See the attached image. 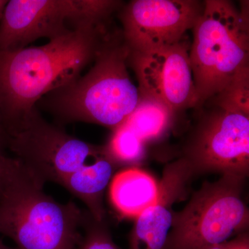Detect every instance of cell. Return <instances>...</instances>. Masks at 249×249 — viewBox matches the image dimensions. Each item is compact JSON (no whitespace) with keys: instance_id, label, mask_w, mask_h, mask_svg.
Masks as SVG:
<instances>
[{"instance_id":"obj_14","label":"cell","mask_w":249,"mask_h":249,"mask_svg":"<svg viewBox=\"0 0 249 249\" xmlns=\"http://www.w3.org/2000/svg\"><path fill=\"white\" fill-rule=\"evenodd\" d=\"M176 116L161 101L140 95L138 104L124 124L147 144L163 139L173 127Z\"/></svg>"},{"instance_id":"obj_15","label":"cell","mask_w":249,"mask_h":249,"mask_svg":"<svg viewBox=\"0 0 249 249\" xmlns=\"http://www.w3.org/2000/svg\"><path fill=\"white\" fill-rule=\"evenodd\" d=\"M145 145L132 129L123 124L112 129L103 148L111 161L119 167L140 163L145 156Z\"/></svg>"},{"instance_id":"obj_6","label":"cell","mask_w":249,"mask_h":249,"mask_svg":"<svg viewBox=\"0 0 249 249\" xmlns=\"http://www.w3.org/2000/svg\"><path fill=\"white\" fill-rule=\"evenodd\" d=\"M8 150L33 178L60 184L70 174L104 153L95 145L50 124L35 107L10 134Z\"/></svg>"},{"instance_id":"obj_7","label":"cell","mask_w":249,"mask_h":249,"mask_svg":"<svg viewBox=\"0 0 249 249\" xmlns=\"http://www.w3.org/2000/svg\"><path fill=\"white\" fill-rule=\"evenodd\" d=\"M195 109L194 125L181 157L194 175L248 176L249 116L205 103Z\"/></svg>"},{"instance_id":"obj_10","label":"cell","mask_w":249,"mask_h":249,"mask_svg":"<svg viewBox=\"0 0 249 249\" xmlns=\"http://www.w3.org/2000/svg\"><path fill=\"white\" fill-rule=\"evenodd\" d=\"M80 25L81 0H10L0 20V51L52 40Z\"/></svg>"},{"instance_id":"obj_1","label":"cell","mask_w":249,"mask_h":249,"mask_svg":"<svg viewBox=\"0 0 249 249\" xmlns=\"http://www.w3.org/2000/svg\"><path fill=\"white\" fill-rule=\"evenodd\" d=\"M111 24L82 25L44 45L0 51V114L9 135L41 98L93 63Z\"/></svg>"},{"instance_id":"obj_3","label":"cell","mask_w":249,"mask_h":249,"mask_svg":"<svg viewBox=\"0 0 249 249\" xmlns=\"http://www.w3.org/2000/svg\"><path fill=\"white\" fill-rule=\"evenodd\" d=\"M43 186L20 165L0 196V235L18 249H76L84 212L55 201Z\"/></svg>"},{"instance_id":"obj_9","label":"cell","mask_w":249,"mask_h":249,"mask_svg":"<svg viewBox=\"0 0 249 249\" xmlns=\"http://www.w3.org/2000/svg\"><path fill=\"white\" fill-rule=\"evenodd\" d=\"M186 37L167 48L141 53L129 50L127 65L138 80L139 94L161 101L178 116L195 109L197 96Z\"/></svg>"},{"instance_id":"obj_17","label":"cell","mask_w":249,"mask_h":249,"mask_svg":"<svg viewBox=\"0 0 249 249\" xmlns=\"http://www.w3.org/2000/svg\"><path fill=\"white\" fill-rule=\"evenodd\" d=\"M82 232L76 249H121L112 239L106 220H96L88 211L84 213Z\"/></svg>"},{"instance_id":"obj_19","label":"cell","mask_w":249,"mask_h":249,"mask_svg":"<svg viewBox=\"0 0 249 249\" xmlns=\"http://www.w3.org/2000/svg\"><path fill=\"white\" fill-rule=\"evenodd\" d=\"M207 249H249V232H242L231 240L226 241Z\"/></svg>"},{"instance_id":"obj_2","label":"cell","mask_w":249,"mask_h":249,"mask_svg":"<svg viewBox=\"0 0 249 249\" xmlns=\"http://www.w3.org/2000/svg\"><path fill=\"white\" fill-rule=\"evenodd\" d=\"M129 49L121 29L113 27L85 75L51 91L36 104L59 124L83 122L111 130L124 124L138 104V88L130 79Z\"/></svg>"},{"instance_id":"obj_18","label":"cell","mask_w":249,"mask_h":249,"mask_svg":"<svg viewBox=\"0 0 249 249\" xmlns=\"http://www.w3.org/2000/svg\"><path fill=\"white\" fill-rule=\"evenodd\" d=\"M19 168L20 164L16 159L6 155V152L0 151V196L12 181Z\"/></svg>"},{"instance_id":"obj_12","label":"cell","mask_w":249,"mask_h":249,"mask_svg":"<svg viewBox=\"0 0 249 249\" xmlns=\"http://www.w3.org/2000/svg\"><path fill=\"white\" fill-rule=\"evenodd\" d=\"M116 168L104 150L102 155L70 174L59 185L83 201L89 214L101 222L106 219L103 196Z\"/></svg>"},{"instance_id":"obj_22","label":"cell","mask_w":249,"mask_h":249,"mask_svg":"<svg viewBox=\"0 0 249 249\" xmlns=\"http://www.w3.org/2000/svg\"><path fill=\"white\" fill-rule=\"evenodd\" d=\"M0 249H18L16 247H11L9 246L5 245L4 242H3L2 239H1V235H0Z\"/></svg>"},{"instance_id":"obj_4","label":"cell","mask_w":249,"mask_h":249,"mask_svg":"<svg viewBox=\"0 0 249 249\" xmlns=\"http://www.w3.org/2000/svg\"><path fill=\"white\" fill-rule=\"evenodd\" d=\"M239 11L228 0H206L193 31L189 55L201 107L249 65V4ZM195 108V109H196Z\"/></svg>"},{"instance_id":"obj_11","label":"cell","mask_w":249,"mask_h":249,"mask_svg":"<svg viewBox=\"0 0 249 249\" xmlns=\"http://www.w3.org/2000/svg\"><path fill=\"white\" fill-rule=\"evenodd\" d=\"M193 176L191 167L182 157L165 165L159 181L157 200L136 218L129 236V249H164L173 226V205L184 197Z\"/></svg>"},{"instance_id":"obj_13","label":"cell","mask_w":249,"mask_h":249,"mask_svg":"<svg viewBox=\"0 0 249 249\" xmlns=\"http://www.w3.org/2000/svg\"><path fill=\"white\" fill-rule=\"evenodd\" d=\"M158 195L159 182L155 178L134 166L114 175L109 187L111 204L124 217H138L155 204Z\"/></svg>"},{"instance_id":"obj_20","label":"cell","mask_w":249,"mask_h":249,"mask_svg":"<svg viewBox=\"0 0 249 249\" xmlns=\"http://www.w3.org/2000/svg\"><path fill=\"white\" fill-rule=\"evenodd\" d=\"M9 135L5 127L2 118L0 114V151L6 152L8 149Z\"/></svg>"},{"instance_id":"obj_5","label":"cell","mask_w":249,"mask_h":249,"mask_svg":"<svg viewBox=\"0 0 249 249\" xmlns=\"http://www.w3.org/2000/svg\"><path fill=\"white\" fill-rule=\"evenodd\" d=\"M246 178L222 175L205 182L184 209L175 213L164 249H207L248 231L249 210L242 196Z\"/></svg>"},{"instance_id":"obj_21","label":"cell","mask_w":249,"mask_h":249,"mask_svg":"<svg viewBox=\"0 0 249 249\" xmlns=\"http://www.w3.org/2000/svg\"><path fill=\"white\" fill-rule=\"evenodd\" d=\"M7 0H0V20L2 17L3 13H4L5 7L7 4Z\"/></svg>"},{"instance_id":"obj_16","label":"cell","mask_w":249,"mask_h":249,"mask_svg":"<svg viewBox=\"0 0 249 249\" xmlns=\"http://www.w3.org/2000/svg\"><path fill=\"white\" fill-rule=\"evenodd\" d=\"M206 103L249 116V65L240 68L227 86Z\"/></svg>"},{"instance_id":"obj_8","label":"cell","mask_w":249,"mask_h":249,"mask_svg":"<svg viewBox=\"0 0 249 249\" xmlns=\"http://www.w3.org/2000/svg\"><path fill=\"white\" fill-rule=\"evenodd\" d=\"M204 1L132 0L118 11L121 31L132 52L147 53L178 43L202 14Z\"/></svg>"}]
</instances>
